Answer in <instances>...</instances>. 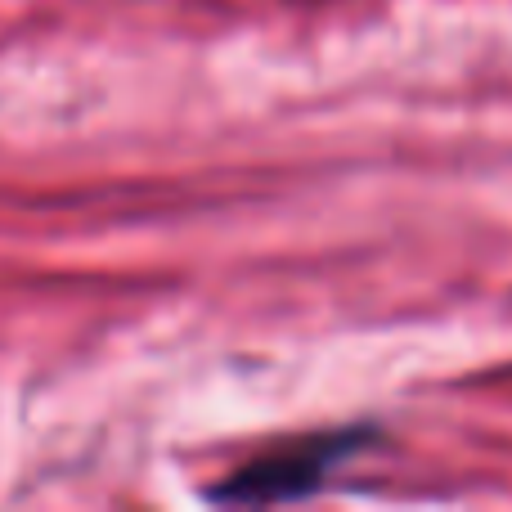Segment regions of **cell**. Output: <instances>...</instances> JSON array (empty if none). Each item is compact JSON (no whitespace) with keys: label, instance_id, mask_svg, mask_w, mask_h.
<instances>
[{"label":"cell","instance_id":"6da1fadb","mask_svg":"<svg viewBox=\"0 0 512 512\" xmlns=\"http://www.w3.org/2000/svg\"><path fill=\"white\" fill-rule=\"evenodd\" d=\"M369 441H373L369 427H342V432H324V436H301V441L279 445V450H270V454H256L252 463L234 468L230 477L212 490V499L216 504H234V508H265V504L310 499Z\"/></svg>","mask_w":512,"mask_h":512}]
</instances>
